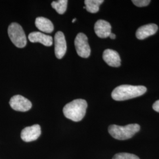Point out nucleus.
Returning <instances> with one entry per match:
<instances>
[{"instance_id": "obj_1", "label": "nucleus", "mask_w": 159, "mask_h": 159, "mask_svg": "<svg viewBox=\"0 0 159 159\" xmlns=\"http://www.w3.org/2000/svg\"><path fill=\"white\" fill-rule=\"evenodd\" d=\"M146 91V87L143 85L125 84L115 88L111 93V97L116 101H125L141 96Z\"/></svg>"}, {"instance_id": "obj_2", "label": "nucleus", "mask_w": 159, "mask_h": 159, "mask_svg": "<svg viewBox=\"0 0 159 159\" xmlns=\"http://www.w3.org/2000/svg\"><path fill=\"white\" fill-rule=\"evenodd\" d=\"M87 102L83 99H76L67 104L63 108L66 118L73 121H80L85 116Z\"/></svg>"}, {"instance_id": "obj_3", "label": "nucleus", "mask_w": 159, "mask_h": 159, "mask_svg": "<svg viewBox=\"0 0 159 159\" xmlns=\"http://www.w3.org/2000/svg\"><path fill=\"white\" fill-rule=\"evenodd\" d=\"M140 129V126L138 124H130L125 126L110 125L108 133L114 139L119 140H125L131 138Z\"/></svg>"}, {"instance_id": "obj_4", "label": "nucleus", "mask_w": 159, "mask_h": 159, "mask_svg": "<svg viewBox=\"0 0 159 159\" xmlns=\"http://www.w3.org/2000/svg\"><path fill=\"white\" fill-rule=\"evenodd\" d=\"M8 34L12 43L18 48H23L26 46V35L22 27L18 23H12L10 25Z\"/></svg>"}, {"instance_id": "obj_5", "label": "nucleus", "mask_w": 159, "mask_h": 159, "mask_svg": "<svg viewBox=\"0 0 159 159\" xmlns=\"http://www.w3.org/2000/svg\"><path fill=\"white\" fill-rule=\"evenodd\" d=\"M74 44L80 57L87 58L90 56L91 49L88 43V38L85 34L82 33L77 34L74 40Z\"/></svg>"}, {"instance_id": "obj_6", "label": "nucleus", "mask_w": 159, "mask_h": 159, "mask_svg": "<svg viewBox=\"0 0 159 159\" xmlns=\"http://www.w3.org/2000/svg\"><path fill=\"white\" fill-rule=\"evenodd\" d=\"M10 105L13 110L25 112L27 111L32 107V104L27 98L20 95L12 97L10 101Z\"/></svg>"}, {"instance_id": "obj_7", "label": "nucleus", "mask_w": 159, "mask_h": 159, "mask_svg": "<svg viewBox=\"0 0 159 159\" xmlns=\"http://www.w3.org/2000/svg\"><path fill=\"white\" fill-rule=\"evenodd\" d=\"M41 133L40 125H34L24 128L21 133V138L25 142H33L40 136Z\"/></svg>"}, {"instance_id": "obj_8", "label": "nucleus", "mask_w": 159, "mask_h": 159, "mask_svg": "<svg viewBox=\"0 0 159 159\" xmlns=\"http://www.w3.org/2000/svg\"><path fill=\"white\" fill-rule=\"evenodd\" d=\"M55 54L57 58H62L67 51V43L65 36L61 31H58L54 37Z\"/></svg>"}, {"instance_id": "obj_9", "label": "nucleus", "mask_w": 159, "mask_h": 159, "mask_svg": "<svg viewBox=\"0 0 159 159\" xmlns=\"http://www.w3.org/2000/svg\"><path fill=\"white\" fill-rule=\"evenodd\" d=\"M102 58L108 66L113 67H119L121 65V58L117 51L107 49L103 52Z\"/></svg>"}, {"instance_id": "obj_10", "label": "nucleus", "mask_w": 159, "mask_h": 159, "mask_svg": "<svg viewBox=\"0 0 159 159\" xmlns=\"http://www.w3.org/2000/svg\"><path fill=\"white\" fill-rule=\"evenodd\" d=\"M94 31L98 37L105 39L109 37L111 33V26L107 21L100 20L94 25Z\"/></svg>"}, {"instance_id": "obj_11", "label": "nucleus", "mask_w": 159, "mask_h": 159, "mask_svg": "<svg viewBox=\"0 0 159 159\" xmlns=\"http://www.w3.org/2000/svg\"><path fill=\"white\" fill-rule=\"evenodd\" d=\"M158 26L155 24H149L143 25L137 30L136 35L139 40H144L156 33Z\"/></svg>"}, {"instance_id": "obj_12", "label": "nucleus", "mask_w": 159, "mask_h": 159, "mask_svg": "<svg viewBox=\"0 0 159 159\" xmlns=\"http://www.w3.org/2000/svg\"><path fill=\"white\" fill-rule=\"evenodd\" d=\"M29 39L32 43H40L44 46H52L53 43L52 37L40 32H33L29 34Z\"/></svg>"}, {"instance_id": "obj_13", "label": "nucleus", "mask_w": 159, "mask_h": 159, "mask_svg": "<svg viewBox=\"0 0 159 159\" xmlns=\"http://www.w3.org/2000/svg\"><path fill=\"white\" fill-rule=\"evenodd\" d=\"M35 24L37 29L44 33H51L54 30L53 24L50 20L44 17H37L35 19Z\"/></svg>"}, {"instance_id": "obj_14", "label": "nucleus", "mask_w": 159, "mask_h": 159, "mask_svg": "<svg viewBox=\"0 0 159 159\" xmlns=\"http://www.w3.org/2000/svg\"><path fill=\"white\" fill-rule=\"evenodd\" d=\"M103 2V0H85V9L89 12L96 13L99 11V7Z\"/></svg>"}, {"instance_id": "obj_15", "label": "nucleus", "mask_w": 159, "mask_h": 159, "mask_svg": "<svg viewBox=\"0 0 159 159\" xmlns=\"http://www.w3.org/2000/svg\"><path fill=\"white\" fill-rule=\"evenodd\" d=\"M68 1L67 0H58L53 1L51 3V7L56 10L60 14H63L67 10Z\"/></svg>"}, {"instance_id": "obj_16", "label": "nucleus", "mask_w": 159, "mask_h": 159, "mask_svg": "<svg viewBox=\"0 0 159 159\" xmlns=\"http://www.w3.org/2000/svg\"><path fill=\"white\" fill-rule=\"evenodd\" d=\"M113 159H140L138 156L133 154L120 153L115 154Z\"/></svg>"}, {"instance_id": "obj_17", "label": "nucleus", "mask_w": 159, "mask_h": 159, "mask_svg": "<svg viewBox=\"0 0 159 159\" xmlns=\"http://www.w3.org/2000/svg\"><path fill=\"white\" fill-rule=\"evenodd\" d=\"M150 2H151L150 0H133L132 1V2L135 6L139 7L148 6L150 3Z\"/></svg>"}, {"instance_id": "obj_18", "label": "nucleus", "mask_w": 159, "mask_h": 159, "mask_svg": "<svg viewBox=\"0 0 159 159\" xmlns=\"http://www.w3.org/2000/svg\"><path fill=\"white\" fill-rule=\"evenodd\" d=\"M153 108L154 111L159 113V100L154 103L153 105Z\"/></svg>"}, {"instance_id": "obj_19", "label": "nucleus", "mask_w": 159, "mask_h": 159, "mask_svg": "<svg viewBox=\"0 0 159 159\" xmlns=\"http://www.w3.org/2000/svg\"><path fill=\"white\" fill-rule=\"evenodd\" d=\"M109 37L111 39H112V40H114L115 39H116V35L115 34H113V33H111V34H110V35H109Z\"/></svg>"}, {"instance_id": "obj_20", "label": "nucleus", "mask_w": 159, "mask_h": 159, "mask_svg": "<svg viewBox=\"0 0 159 159\" xmlns=\"http://www.w3.org/2000/svg\"><path fill=\"white\" fill-rule=\"evenodd\" d=\"M75 20H76V18H74V20H73V21H72V22L73 23H74L75 21Z\"/></svg>"}]
</instances>
